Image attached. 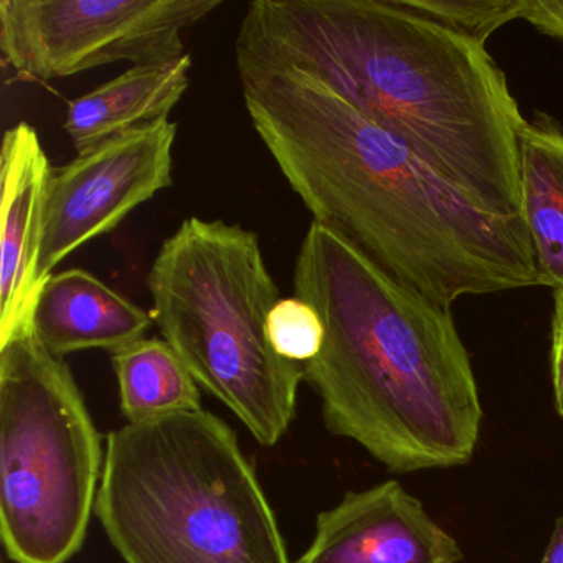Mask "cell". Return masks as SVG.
Listing matches in <instances>:
<instances>
[{
  "instance_id": "cell-1",
  "label": "cell",
  "mask_w": 563,
  "mask_h": 563,
  "mask_svg": "<svg viewBox=\"0 0 563 563\" xmlns=\"http://www.w3.org/2000/svg\"><path fill=\"white\" fill-rule=\"evenodd\" d=\"M246 113L292 192L385 275L441 308L545 286L520 216H493L318 78L235 52Z\"/></svg>"
},
{
  "instance_id": "cell-2",
  "label": "cell",
  "mask_w": 563,
  "mask_h": 563,
  "mask_svg": "<svg viewBox=\"0 0 563 563\" xmlns=\"http://www.w3.org/2000/svg\"><path fill=\"white\" fill-rule=\"evenodd\" d=\"M235 52L305 71L493 216H520L526 123L486 44L398 0H255Z\"/></svg>"
},
{
  "instance_id": "cell-3",
  "label": "cell",
  "mask_w": 563,
  "mask_h": 563,
  "mask_svg": "<svg viewBox=\"0 0 563 563\" xmlns=\"http://www.w3.org/2000/svg\"><path fill=\"white\" fill-rule=\"evenodd\" d=\"M292 282L324 322L322 351L302 374L329 433L394 473L470 463L483 405L451 309L395 282L318 222L299 246Z\"/></svg>"
},
{
  "instance_id": "cell-4",
  "label": "cell",
  "mask_w": 563,
  "mask_h": 563,
  "mask_svg": "<svg viewBox=\"0 0 563 563\" xmlns=\"http://www.w3.org/2000/svg\"><path fill=\"white\" fill-rule=\"evenodd\" d=\"M95 516L126 563H291L235 433L203 408L111 431Z\"/></svg>"
},
{
  "instance_id": "cell-5",
  "label": "cell",
  "mask_w": 563,
  "mask_h": 563,
  "mask_svg": "<svg viewBox=\"0 0 563 563\" xmlns=\"http://www.w3.org/2000/svg\"><path fill=\"white\" fill-rule=\"evenodd\" d=\"M154 324L197 384L219 398L262 446L288 433L305 374L279 357L266 319L282 299L260 236L190 217L163 243L147 275Z\"/></svg>"
},
{
  "instance_id": "cell-6",
  "label": "cell",
  "mask_w": 563,
  "mask_h": 563,
  "mask_svg": "<svg viewBox=\"0 0 563 563\" xmlns=\"http://www.w3.org/2000/svg\"><path fill=\"white\" fill-rule=\"evenodd\" d=\"M104 453L64 358L34 328L0 344V536L14 563H67L87 539Z\"/></svg>"
},
{
  "instance_id": "cell-7",
  "label": "cell",
  "mask_w": 563,
  "mask_h": 563,
  "mask_svg": "<svg viewBox=\"0 0 563 563\" xmlns=\"http://www.w3.org/2000/svg\"><path fill=\"white\" fill-rule=\"evenodd\" d=\"M222 0H0V52L25 81L186 55L184 34Z\"/></svg>"
},
{
  "instance_id": "cell-8",
  "label": "cell",
  "mask_w": 563,
  "mask_h": 563,
  "mask_svg": "<svg viewBox=\"0 0 563 563\" xmlns=\"http://www.w3.org/2000/svg\"><path fill=\"white\" fill-rule=\"evenodd\" d=\"M177 124L157 121L118 134L55 167L45 200L38 282L78 249L117 229L131 212L173 187Z\"/></svg>"
},
{
  "instance_id": "cell-9",
  "label": "cell",
  "mask_w": 563,
  "mask_h": 563,
  "mask_svg": "<svg viewBox=\"0 0 563 563\" xmlns=\"http://www.w3.org/2000/svg\"><path fill=\"white\" fill-rule=\"evenodd\" d=\"M456 540L397 481L351 490L322 510L295 563H457Z\"/></svg>"
},
{
  "instance_id": "cell-10",
  "label": "cell",
  "mask_w": 563,
  "mask_h": 563,
  "mask_svg": "<svg viewBox=\"0 0 563 563\" xmlns=\"http://www.w3.org/2000/svg\"><path fill=\"white\" fill-rule=\"evenodd\" d=\"M52 170L31 124L5 131L0 154V344L32 324Z\"/></svg>"
},
{
  "instance_id": "cell-11",
  "label": "cell",
  "mask_w": 563,
  "mask_h": 563,
  "mask_svg": "<svg viewBox=\"0 0 563 563\" xmlns=\"http://www.w3.org/2000/svg\"><path fill=\"white\" fill-rule=\"evenodd\" d=\"M153 324L151 312L81 268L48 276L32 312L38 341L60 358L90 349L114 354L146 338Z\"/></svg>"
},
{
  "instance_id": "cell-12",
  "label": "cell",
  "mask_w": 563,
  "mask_h": 563,
  "mask_svg": "<svg viewBox=\"0 0 563 563\" xmlns=\"http://www.w3.org/2000/svg\"><path fill=\"white\" fill-rule=\"evenodd\" d=\"M189 54L161 64L133 65L120 77L71 101L65 131L78 154L134 128L169 120L189 90Z\"/></svg>"
},
{
  "instance_id": "cell-13",
  "label": "cell",
  "mask_w": 563,
  "mask_h": 563,
  "mask_svg": "<svg viewBox=\"0 0 563 563\" xmlns=\"http://www.w3.org/2000/svg\"><path fill=\"white\" fill-rule=\"evenodd\" d=\"M520 217L549 288L563 286V126L533 114L519 131Z\"/></svg>"
},
{
  "instance_id": "cell-14",
  "label": "cell",
  "mask_w": 563,
  "mask_h": 563,
  "mask_svg": "<svg viewBox=\"0 0 563 563\" xmlns=\"http://www.w3.org/2000/svg\"><path fill=\"white\" fill-rule=\"evenodd\" d=\"M111 362L120 387L121 413L128 423H151L202 410L199 384L164 339H141L111 354Z\"/></svg>"
},
{
  "instance_id": "cell-15",
  "label": "cell",
  "mask_w": 563,
  "mask_h": 563,
  "mask_svg": "<svg viewBox=\"0 0 563 563\" xmlns=\"http://www.w3.org/2000/svg\"><path fill=\"white\" fill-rule=\"evenodd\" d=\"M404 8L474 41L487 38L522 14L523 0H398Z\"/></svg>"
},
{
  "instance_id": "cell-16",
  "label": "cell",
  "mask_w": 563,
  "mask_h": 563,
  "mask_svg": "<svg viewBox=\"0 0 563 563\" xmlns=\"http://www.w3.org/2000/svg\"><path fill=\"white\" fill-rule=\"evenodd\" d=\"M266 335L279 357L308 364L318 357L324 345V322L305 299L282 298L266 319Z\"/></svg>"
},
{
  "instance_id": "cell-17",
  "label": "cell",
  "mask_w": 563,
  "mask_h": 563,
  "mask_svg": "<svg viewBox=\"0 0 563 563\" xmlns=\"http://www.w3.org/2000/svg\"><path fill=\"white\" fill-rule=\"evenodd\" d=\"M520 19L563 44V0H523Z\"/></svg>"
},
{
  "instance_id": "cell-18",
  "label": "cell",
  "mask_w": 563,
  "mask_h": 563,
  "mask_svg": "<svg viewBox=\"0 0 563 563\" xmlns=\"http://www.w3.org/2000/svg\"><path fill=\"white\" fill-rule=\"evenodd\" d=\"M552 382L556 411L563 418V286L553 289Z\"/></svg>"
},
{
  "instance_id": "cell-19",
  "label": "cell",
  "mask_w": 563,
  "mask_h": 563,
  "mask_svg": "<svg viewBox=\"0 0 563 563\" xmlns=\"http://www.w3.org/2000/svg\"><path fill=\"white\" fill-rule=\"evenodd\" d=\"M540 563H563V516L559 517Z\"/></svg>"
}]
</instances>
